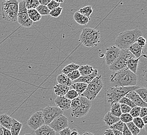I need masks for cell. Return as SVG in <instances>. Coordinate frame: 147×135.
<instances>
[{
    "instance_id": "16",
    "label": "cell",
    "mask_w": 147,
    "mask_h": 135,
    "mask_svg": "<svg viewBox=\"0 0 147 135\" xmlns=\"http://www.w3.org/2000/svg\"><path fill=\"white\" fill-rule=\"evenodd\" d=\"M13 118L6 114L0 115V125L6 129L10 130L13 123Z\"/></svg>"
},
{
    "instance_id": "48",
    "label": "cell",
    "mask_w": 147,
    "mask_h": 135,
    "mask_svg": "<svg viewBox=\"0 0 147 135\" xmlns=\"http://www.w3.org/2000/svg\"><path fill=\"white\" fill-rule=\"evenodd\" d=\"M71 130L69 127H67L62 130L59 132V135H70L71 134Z\"/></svg>"
},
{
    "instance_id": "35",
    "label": "cell",
    "mask_w": 147,
    "mask_h": 135,
    "mask_svg": "<svg viewBox=\"0 0 147 135\" xmlns=\"http://www.w3.org/2000/svg\"><path fill=\"white\" fill-rule=\"evenodd\" d=\"M36 9L41 16H47L49 15L50 12V11L48 9L47 6L39 5Z\"/></svg>"
},
{
    "instance_id": "36",
    "label": "cell",
    "mask_w": 147,
    "mask_h": 135,
    "mask_svg": "<svg viewBox=\"0 0 147 135\" xmlns=\"http://www.w3.org/2000/svg\"><path fill=\"white\" fill-rule=\"evenodd\" d=\"M133 118L130 116L129 113H124L122 114L119 116V121H121L124 124H127L133 121Z\"/></svg>"
},
{
    "instance_id": "30",
    "label": "cell",
    "mask_w": 147,
    "mask_h": 135,
    "mask_svg": "<svg viewBox=\"0 0 147 135\" xmlns=\"http://www.w3.org/2000/svg\"><path fill=\"white\" fill-rule=\"evenodd\" d=\"M110 112L113 116L119 118V116L122 114L120 108V104H119V102H117L111 104Z\"/></svg>"
},
{
    "instance_id": "34",
    "label": "cell",
    "mask_w": 147,
    "mask_h": 135,
    "mask_svg": "<svg viewBox=\"0 0 147 135\" xmlns=\"http://www.w3.org/2000/svg\"><path fill=\"white\" fill-rule=\"evenodd\" d=\"M126 125L132 135H138L140 132V130H139L138 128L133 123V122L127 123Z\"/></svg>"
},
{
    "instance_id": "41",
    "label": "cell",
    "mask_w": 147,
    "mask_h": 135,
    "mask_svg": "<svg viewBox=\"0 0 147 135\" xmlns=\"http://www.w3.org/2000/svg\"><path fill=\"white\" fill-rule=\"evenodd\" d=\"M124 125V123H123L121 121H119L116 123L113 124L112 126H110V129L112 130H119L120 132H122V130L123 129Z\"/></svg>"
},
{
    "instance_id": "55",
    "label": "cell",
    "mask_w": 147,
    "mask_h": 135,
    "mask_svg": "<svg viewBox=\"0 0 147 135\" xmlns=\"http://www.w3.org/2000/svg\"><path fill=\"white\" fill-rule=\"evenodd\" d=\"M113 133L114 135H123L122 132L119 130H113Z\"/></svg>"
},
{
    "instance_id": "56",
    "label": "cell",
    "mask_w": 147,
    "mask_h": 135,
    "mask_svg": "<svg viewBox=\"0 0 147 135\" xmlns=\"http://www.w3.org/2000/svg\"><path fill=\"white\" fill-rule=\"evenodd\" d=\"M142 120L143 121L144 125H146L147 124V116H144L143 118H142Z\"/></svg>"
},
{
    "instance_id": "44",
    "label": "cell",
    "mask_w": 147,
    "mask_h": 135,
    "mask_svg": "<svg viewBox=\"0 0 147 135\" xmlns=\"http://www.w3.org/2000/svg\"><path fill=\"white\" fill-rule=\"evenodd\" d=\"M140 108H141L140 107H137V106L131 108L129 112V114L133 117V118L139 117Z\"/></svg>"
},
{
    "instance_id": "31",
    "label": "cell",
    "mask_w": 147,
    "mask_h": 135,
    "mask_svg": "<svg viewBox=\"0 0 147 135\" xmlns=\"http://www.w3.org/2000/svg\"><path fill=\"white\" fill-rule=\"evenodd\" d=\"M144 102H147V89L146 87H139L135 90Z\"/></svg>"
},
{
    "instance_id": "58",
    "label": "cell",
    "mask_w": 147,
    "mask_h": 135,
    "mask_svg": "<svg viewBox=\"0 0 147 135\" xmlns=\"http://www.w3.org/2000/svg\"><path fill=\"white\" fill-rule=\"evenodd\" d=\"M0 135H3V127L0 125Z\"/></svg>"
},
{
    "instance_id": "1",
    "label": "cell",
    "mask_w": 147,
    "mask_h": 135,
    "mask_svg": "<svg viewBox=\"0 0 147 135\" xmlns=\"http://www.w3.org/2000/svg\"><path fill=\"white\" fill-rule=\"evenodd\" d=\"M110 82L120 87L134 86L137 84V77L127 68L113 74L110 76Z\"/></svg>"
},
{
    "instance_id": "9",
    "label": "cell",
    "mask_w": 147,
    "mask_h": 135,
    "mask_svg": "<svg viewBox=\"0 0 147 135\" xmlns=\"http://www.w3.org/2000/svg\"><path fill=\"white\" fill-rule=\"evenodd\" d=\"M80 104L75 110L71 111V116L74 118H82L87 115L91 107V101L84 97L79 96Z\"/></svg>"
},
{
    "instance_id": "26",
    "label": "cell",
    "mask_w": 147,
    "mask_h": 135,
    "mask_svg": "<svg viewBox=\"0 0 147 135\" xmlns=\"http://www.w3.org/2000/svg\"><path fill=\"white\" fill-rule=\"evenodd\" d=\"M94 70V69H93L92 66L88 65L80 66L78 69L80 74V76L83 77L90 75L93 72Z\"/></svg>"
},
{
    "instance_id": "59",
    "label": "cell",
    "mask_w": 147,
    "mask_h": 135,
    "mask_svg": "<svg viewBox=\"0 0 147 135\" xmlns=\"http://www.w3.org/2000/svg\"><path fill=\"white\" fill-rule=\"evenodd\" d=\"M55 1H56V2H57V3H59V4H60L61 3H63V2H64L63 1H60V0H59V1H57V0H56Z\"/></svg>"
},
{
    "instance_id": "25",
    "label": "cell",
    "mask_w": 147,
    "mask_h": 135,
    "mask_svg": "<svg viewBox=\"0 0 147 135\" xmlns=\"http://www.w3.org/2000/svg\"><path fill=\"white\" fill-rule=\"evenodd\" d=\"M88 85L83 83L80 82H76L74 83L73 84L71 85V87L72 88V90H75L77 93H78V95L81 96L82 93L85 92L87 87Z\"/></svg>"
},
{
    "instance_id": "11",
    "label": "cell",
    "mask_w": 147,
    "mask_h": 135,
    "mask_svg": "<svg viewBox=\"0 0 147 135\" xmlns=\"http://www.w3.org/2000/svg\"><path fill=\"white\" fill-rule=\"evenodd\" d=\"M45 124L41 111H38L30 116L28 121L27 125L31 130L35 131Z\"/></svg>"
},
{
    "instance_id": "54",
    "label": "cell",
    "mask_w": 147,
    "mask_h": 135,
    "mask_svg": "<svg viewBox=\"0 0 147 135\" xmlns=\"http://www.w3.org/2000/svg\"><path fill=\"white\" fill-rule=\"evenodd\" d=\"M70 135H79L78 132L75 128L73 130H71V134Z\"/></svg>"
},
{
    "instance_id": "5",
    "label": "cell",
    "mask_w": 147,
    "mask_h": 135,
    "mask_svg": "<svg viewBox=\"0 0 147 135\" xmlns=\"http://www.w3.org/2000/svg\"><path fill=\"white\" fill-rule=\"evenodd\" d=\"M18 3L17 0H7L2 3V18L9 22L17 21L18 11Z\"/></svg>"
},
{
    "instance_id": "29",
    "label": "cell",
    "mask_w": 147,
    "mask_h": 135,
    "mask_svg": "<svg viewBox=\"0 0 147 135\" xmlns=\"http://www.w3.org/2000/svg\"><path fill=\"white\" fill-rule=\"evenodd\" d=\"M79 66V65H77L75 63H71L69 65H66L65 67L62 70V74H64L65 75H67L69 73H71L74 71L77 70L78 69Z\"/></svg>"
},
{
    "instance_id": "39",
    "label": "cell",
    "mask_w": 147,
    "mask_h": 135,
    "mask_svg": "<svg viewBox=\"0 0 147 135\" xmlns=\"http://www.w3.org/2000/svg\"><path fill=\"white\" fill-rule=\"evenodd\" d=\"M119 104H124L127 105L128 106L130 107L131 108H133L134 107H136L135 104L133 103L130 99L124 97H123L119 101Z\"/></svg>"
},
{
    "instance_id": "6",
    "label": "cell",
    "mask_w": 147,
    "mask_h": 135,
    "mask_svg": "<svg viewBox=\"0 0 147 135\" xmlns=\"http://www.w3.org/2000/svg\"><path fill=\"white\" fill-rule=\"evenodd\" d=\"M103 86L102 76L101 75H98L88 85L86 90L81 96L88 99L90 101L93 100L102 90Z\"/></svg>"
},
{
    "instance_id": "57",
    "label": "cell",
    "mask_w": 147,
    "mask_h": 135,
    "mask_svg": "<svg viewBox=\"0 0 147 135\" xmlns=\"http://www.w3.org/2000/svg\"><path fill=\"white\" fill-rule=\"evenodd\" d=\"M82 135H94L92 133L90 132H84Z\"/></svg>"
},
{
    "instance_id": "60",
    "label": "cell",
    "mask_w": 147,
    "mask_h": 135,
    "mask_svg": "<svg viewBox=\"0 0 147 135\" xmlns=\"http://www.w3.org/2000/svg\"><path fill=\"white\" fill-rule=\"evenodd\" d=\"M32 135L31 134H29V133H28V134H25V135Z\"/></svg>"
},
{
    "instance_id": "7",
    "label": "cell",
    "mask_w": 147,
    "mask_h": 135,
    "mask_svg": "<svg viewBox=\"0 0 147 135\" xmlns=\"http://www.w3.org/2000/svg\"><path fill=\"white\" fill-rule=\"evenodd\" d=\"M130 58H135L128 49L121 50L119 56L116 61L109 66V69L111 71L117 72L127 68L126 63Z\"/></svg>"
},
{
    "instance_id": "22",
    "label": "cell",
    "mask_w": 147,
    "mask_h": 135,
    "mask_svg": "<svg viewBox=\"0 0 147 135\" xmlns=\"http://www.w3.org/2000/svg\"><path fill=\"white\" fill-rule=\"evenodd\" d=\"M54 94L58 96H64L69 90V87L63 85H56L53 87Z\"/></svg>"
},
{
    "instance_id": "49",
    "label": "cell",
    "mask_w": 147,
    "mask_h": 135,
    "mask_svg": "<svg viewBox=\"0 0 147 135\" xmlns=\"http://www.w3.org/2000/svg\"><path fill=\"white\" fill-rule=\"evenodd\" d=\"M147 108H141L140 110V113H139V117L142 118L144 116H147Z\"/></svg>"
},
{
    "instance_id": "61",
    "label": "cell",
    "mask_w": 147,
    "mask_h": 135,
    "mask_svg": "<svg viewBox=\"0 0 147 135\" xmlns=\"http://www.w3.org/2000/svg\"></svg>"
},
{
    "instance_id": "23",
    "label": "cell",
    "mask_w": 147,
    "mask_h": 135,
    "mask_svg": "<svg viewBox=\"0 0 147 135\" xmlns=\"http://www.w3.org/2000/svg\"><path fill=\"white\" fill-rule=\"evenodd\" d=\"M23 125L22 123L15 118H13V123L10 129L11 135H20V132L23 127Z\"/></svg>"
},
{
    "instance_id": "2",
    "label": "cell",
    "mask_w": 147,
    "mask_h": 135,
    "mask_svg": "<svg viewBox=\"0 0 147 135\" xmlns=\"http://www.w3.org/2000/svg\"><path fill=\"white\" fill-rule=\"evenodd\" d=\"M142 32L138 28H136L122 32L119 34L115 40V45L117 47L122 49H127L136 42L139 37H142Z\"/></svg>"
},
{
    "instance_id": "18",
    "label": "cell",
    "mask_w": 147,
    "mask_h": 135,
    "mask_svg": "<svg viewBox=\"0 0 147 135\" xmlns=\"http://www.w3.org/2000/svg\"><path fill=\"white\" fill-rule=\"evenodd\" d=\"M98 71L96 69H94L93 71V72L90 75L88 76H80L78 79H77L75 81H73L74 83H76V82H80V83H83L88 85L90 83L93 79L96 77L98 76Z\"/></svg>"
},
{
    "instance_id": "40",
    "label": "cell",
    "mask_w": 147,
    "mask_h": 135,
    "mask_svg": "<svg viewBox=\"0 0 147 135\" xmlns=\"http://www.w3.org/2000/svg\"><path fill=\"white\" fill-rule=\"evenodd\" d=\"M64 96L66 98L70 100H72L77 97H78L79 95L75 90H69L68 92L66 93V94Z\"/></svg>"
},
{
    "instance_id": "10",
    "label": "cell",
    "mask_w": 147,
    "mask_h": 135,
    "mask_svg": "<svg viewBox=\"0 0 147 135\" xmlns=\"http://www.w3.org/2000/svg\"><path fill=\"white\" fill-rule=\"evenodd\" d=\"M42 114L45 125H49L58 116L62 115L63 111L59 108L54 106H47L41 111Z\"/></svg>"
},
{
    "instance_id": "50",
    "label": "cell",
    "mask_w": 147,
    "mask_h": 135,
    "mask_svg": "<svg viewBox=\"0 0 147 135\" xmlns=\"http://www.w3.org/2000/svg\"><path fill=\"white\" fill-rule=\"evenodd\" d=\"M122 132L123 135H132L131 132H130L129 130H128L126 124H124Z\"/></svg>"
},
{
    "instance_id": "45",
    "label": "cell",
    "mask_w": 147,
    "mask_h": 135,
    "mask_svg": "<svg viewBox=\"0 0 147 135\" xmlns=\"http://www.w3.org/2000/svg\"><path fill=\"white\" fill-rule=\"evenodd\" d=\"M47 6L48 9L51 11L54 9L55 8L59 7V4L56 2V1H54V0H51L50 2L49 3Z\"/></svg>"
},
{
    "instance_id": "19",
    "label": "cell",
    "mask_w": 147,
    "mask_h": 135,
    "mask_svg": "<svg viewBox=\"0 0 147 135\" xmlns=\"http://www.w3.org/2000/svg\"><path fill=\"white\" fill-rule=\"evenodd\" d=\"M74 19L79 25H86L89 21L90 20V18H87L85 16L80 14L79 12L76 11L73 15Z\"/></svg>"
},
{
    "instance_id": "28",
    "label": "cell",
    "mask_w": 147,
    "mask_h": 135,
    "mask_svg": "<svg viewBox=\"0 0 147 135\" xmlns=\"http://www.w3.org/2000/svg\"><path fill=\"white\" fill-rule=\"evenodd\" d=\"M29 17L31 21L34 22H38L41 19V16L39 14L36 9H27Z\"/></svg>"
},
{
    "instance_id": "17",
    "label": "cell",
    "mask_w": 147,
    "mask_h": 135,
    "mask_svg": "<svg viewBox=\"0 0 147 135\" xmlns=\"http://www.w3.org/2000/svg\"><path fill=\"white\" fill-rule=\"evenodd\" d=\"M36 135H56V132L47 125H43L34 131Z\"/></svg>"
},
{
    "instance_id": "20",
    "label": "cell",
    "mask_w": 147,
    "mask_h": 135,
    "mask_svg": "<svg viewBox=\"0 0 147 135\" xmlns=\"http://www.w3.org/2000/svg\"><path fill=\"white\" fill-rule=\"evenodd\" d=\"M140 58V57L138 58H130L128 60L127 63H126L127 68L131 72H132L134 74L136 73Z\"/></svg>"
},
{
    "instance_id": "8",
    "label": "cell",
    "mask_w": 147,
    "mask_h": 135,
    "mask_svg": "<svg viewBox=\"0 0 147 135\" xmlns=\"http://www.w3.org/2000/svg\"><path fill=\"white\" fill-rule=\"evenodd\" d=\"M17 21L20 25L25 28H30L33 25V22L29 17L25 1L19 2L18 3Z\"/></svg>"
},
{
    "instance_id": "43",
    "label": "cell",
    "mask_w": 147,
    "mask_h": 135,
    "mask_svg": "<svg viewBox=\"0 0 147 135\" xmlns=\"http://www.w3.org/2000/svg\"><path fill=\"white\" fill-rule=\"evenodd\" d=\"M80 104V99L79 96H78V97L71 100V107H70L71 111L76 109Z\"/></svg>"
},
{
    "instance_id": "38",
    "label": "cell",
    "mask_w": 147,
    "mask_h": 135,
    "mask_svg": "<svg viewBox=\"0 0 147 135\" xmlns=\"http://www.w3.org/2000/svg\"><path fill=\"white\" fill-rule=\"evenodd\" d=\"M63 8L62 7H58L57 8L52 10L50 12L49 15H50L51 17H54V18H57L59 17V16L61 14L62 12Z\"/></svg>"
},
{
    "instance_id": "15",
    "label": "cell",
    "mask_w": 147,
    "mask_h": 135,
    "mask_svg": "<svg viewBox=\"0 0 147 135\" xmlns=\"http://www.w3.org/2000/svg\"><path fill=\"white\" fill-rule=\"evenodd\" d=\"M54 102L57 107L64 111L70 109L71 100L66 98L65 96H57L54 100Z\"/></svg>"
},
{
    "instance_id": "21",
    "label": "cell",
    "mask_w": 147,
    "mask_h": 135,
    "mask_svg": "<svg viewBox=\"0 0 147 135\" xmlns=\"http://www.w3.org/2000/svg\"><path fill=\"white\" fill-rule=\"evenodd\" d=\"M128 49L136 58H138L142 56L143 47L140 46L137 42H135L130 46Z\"/></svg>"
},
{
    "instance_id": "32",
    "label": "cell",
    "mask_w": 147,
    "mask_h": 135,
    "mask_svg": "<svg viewBox=\"0 0 147 135\" xmlns=\"http://www.w3.org/2000/svg\"><path fill=\"white\" fill-rule=\"evenodd\" d=\"M78 12L85 16V17L90 18L91 15L93 12V9L91 6H86L80 9Z\"/></svg>"
},
{
    "instance_id": "47",
    "label": "cell",
    "mask_w": 147,
    "mask_h": 135,
    "mask_svg": "<svg viewBox=\"0 0 147 135\" xmlns=\"http://www.w3.org/2000/svg\"><path fill=\"white\" fill-rule=\"evenodd\" d=\"M136 42L142 47H144L146 44V39L144 37H140L136 40Z\"/></svg>"
},
{
    "instance_id": "46",
    "label": "cell",
    "mask_w": 147,
    "mask_h": 135,
    "mask_svg": "<svg viewBox=\"0 0 147 135\" xmlns=\"http://www.w3.org/2000/svg\"><path fill=\"white\" fill-rule=\"evenodd\" d=\"M120 108L122 114L129 113L130 110L131 109L130 107L124 104H120Z\"/></svg>"
},
{
    "instance_id": "51",
    "label": "cell",
    "mask_w": 147,
    "mask_h": 135,
    "mask_svg": "<svg viewBox=\"0 0 147 135\" xmlns=\"http://www.w3.org/2000/svg\"><path fill=\"white\" fill-rule=\"evenodd\" d=\"M51 0H39L40 5L43 6H47L49 3L50 2Z\"/></svg>"
},
{
    "instance_id": "52",
    "label": "cell",
    "mask_w": 147,
    "mask_h": 135,
    "mask_svg": "<svg viewBox=\"0 0 147 135\" xmlns=\"http://www.w3.org/2000/svg\"><path fill=\"white\" fill-rule=\"evenodd\" d=\"M104 135H114L113 133V130L111 129H108V130H105V132H104Z\"/></svg>"
},
{
    "instance_id": "4",
    "label": "cell",
    "mask_w": 147,
    "mask_h": 135,
    "mask_svg": "<svg viewBox=\"0 0 147 135\" xmlns=\"http://www.w3.org/2000/svg\"><path fill=\"white\" fill-rule=\"evenodd\" d=\"M79 42L87 47H96L100 42V33L95 29L85 28L79 35Z\"/></svg>"
},
{
    "instance_id": "3",
    "label": "cell",
    "mask_w": 147,
    "mask_h": 135,
    "mask_svg": "<svg viewBox=\"0 0 147 135\" xmlns=\"http://www.w3.org/2000/svg\"><path fill=\"white\" fill-rule=\"evenodd\" d=\"M140 86L136 85L129 87H120L114 86L108 89L106 94L107 100L109 104L111 105L114 103L119 102L121 99L125 96L128 93L138 89Z\"/></svg>"
},
{
    "instance_id": "13",
    "label": "cell",
    "mask_w": 147,
    "mask_h": 135,
    "mask_svg": "<svg viewBox=\"0 0 147 135\" xmlns=\"http://www.w3.org/2000/svg\"><path fill=\"white\" fill-rule=\"evenodd\" d=\"M105 61L107 65L110 66L119 58L121 49L116 46H111L105 49Z\"/></svg>"
},
{
    "instance_id": "42",
    "label": "cell",
    "mask_w": 147,
    "mask_h": 135,
    "mask_svg": "<svg viewBox=\"0 0 147 135\" xmlns=\"http://www.w3.org/2000/svg\"><path fill=\"white\" fill-rule=\"evenodd\" d=\"M67 76H68V78L70 79L72 82L75 81L76 80L78 79L81 76L78 70L74 71L71 73H69L67 75Z\"/></svg>"
},
{
    "instance_id": "12",
    "label": "cell",
    "mask_w": 147,
    "mask_h": 135,
    "mask_svg": "<svg viewBox=\"0 0 147 135\" xmlns=\"http://www.w3.org/2000/svg\"><path fill=\"white\" fill-rule=\"evenodd\" d=\"M49 126L55 132H59L68 126V120L65 116L60 115L53 120Z\"/></svg>"
},
{
    "instance_id": "53",
    "label": "cell",
    "mask_w": 147,
    "mask_h": 135,
    "mask_svg": "<svg viewBox=\"0 0 147 135\" xmlns=\"http://www.w3.org/2000/svg\"><path fill=\"white\" fill-rule=\"evenodd\" d=\"M3 135H11V132L10 130L6 129L5 128L3 127Z\"/></svg>"
},
{
    "instance_id": "24",
    "label": "cell",
    "mask_w": 147,
    "mask_h": 135,
    "mask_svg": "<svg viewBox=\"0 0 147 135\" xmlns=\"http://www.w3.org/2000/svg\"><path fill=\"white\" fill-rule=\"evenodd\" d=\"M103 121L108 126L110 127L119 122V118L113 116L110 112H109L104 116Z\"/></svg>"
},
{
    "instance_id": "37",
    "label": "cell",
    "mask_w": 147,
    "mask_h": 135,
    "mask_svg": "<svg viewBox=\"0 0 147 135\" xmlns=\"http://www.w3.org/2000/svg\"><path fill=\"white\" fill-rule=\"evenodd\" d=\"M132 122H133V123L135 124L139 130H142V129L144 128V127H145V125L142 120V118L139 117L133 118Z\"/></svg>"
},
{
    "instance_id": "33",
    "label": "cell",
    "mask_w": 147,
    "mask_h": 135,
    "mask_svg": "<svg viewBox=\"0 0 147 135\" xmlns=\"http://www.w3.org/2000/svg\"><path fill=\"white\" fill-rule=\"evenodd\" d=\"M25 3L26 7L27 9H36L40 5L38 0H25Z\"/></svg>"
},
{
    "instance_id": "27",
    "label": "cell",
    "mask_w": 147,
    "mask_h": 135,
    "mask_svg": "<svg viewBox=\"0 0 147 135\" xmlns=\"http://www.w3.org/2000/svg\"><path fill=\"white\" fill-rule=\"evenodd\" d=\"M57 81L59 84L63 85L67 87H70L73 82L69 79L68 76L64 74H61L57 76Z\"/></svg>"
},
{
    "instance_id": "14",
    "label": "cell",
    "mask_w": 147,
    "mask_h": 135,
    "mask_svg": "<svg viewBox=\"0 0 147 135\" xmlns=\"http://www.w3.org/2000/svg\"><path fill=\"white\" fill-rule=\"evenodd\" d=\"M125 97L130 99L137 107L147 108V103L144 102V101L142 100L138 95L135 92V90L128 93Z\"/></svg>"
}]
</instances>
